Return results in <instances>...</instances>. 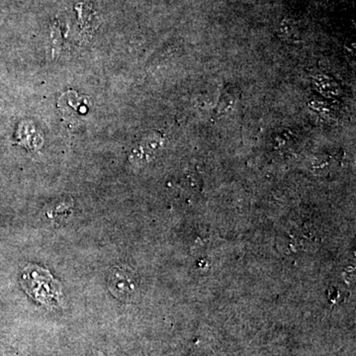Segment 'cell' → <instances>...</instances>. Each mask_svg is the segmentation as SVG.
<instances>
[{
	"label": "cell",
	"instance_id": "6da1fadb",
	"mask_svg": "<svg viewBox=\"0 0 356 356\" xmlns=\"http://www.w3.org/2000/svg\"><path fill=\"white\" fill-rule=\"evenodd\" d=\"M25 291L47 306H56L60 301V286L48 271L37 266H28L22 274Z\"/></svg>",
	"mask_w": 356,
	"mask_h": 356
},
{
	"label": "cell",
	"instance_id": "7a4b0ae2",
	"mask_svg": "<svg viewBox=\"0 0 356 356\" xmlns=\"http://www.w3.org/2000/svg\"><path fill=\"white\" fill-rule=\"evenodd\" d=\"M108 285L112 294L124 302H130L139 291L137 275L128 267H114L110 273Z\"/></svg>",
	"mask_w": 356,
	"mask_h": 356
},
{
	"label": "cell",
	"instance_id": "3957f363",
	"mask_svg": "<svg viewBox=\"0 0 356 356\" xmlns=\"http://www.w3.org/2000/svg\"><path fill=\"white\" fill-rule=\"evenodd\" d=\"M313 83L321 95L327 96V97H337L339 95V86L336 81H332L331 77L320 74V76L314 77Z\"/></svg>",
	"mask_w": 356,
	"mask_h": 356
}]
</instances>
